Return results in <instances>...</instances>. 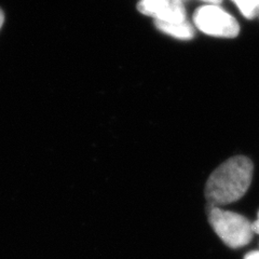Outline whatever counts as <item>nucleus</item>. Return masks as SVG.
I'll list each match as a JSON object with an SVG mask.
<instances>
[{
  "mask_svg": "<svg viewBox=\"0 0 259 259\" xmlns=\"http://www.w3.org/2000/svg\"><path fill=\"white\" fill-rule=\"evenodd\" d=\"M252 226H253V231L254 233H258L259 234V214H258V218L257 221L252 223Z\"/></svg>",
  "mask_w": 259,
  "mask_h": 259,
  "instance_id": "obj_8",
  "label": "nucleus"
},
{
  "mask_svg": "<svg viewBox=\"0 0 259 259\" xmlns=\"http://www.w3.org/2000/svg\"><path fill=\"white\" fill-rule=\"evenodd\" d=\"M204 2L210 3V5H217V4H220L222 0H204Z\"/></svg>",
  "mask_w": 259,
  "mask_h": 259,
  "instance_id": "obj_10",
  "label": "nucleus"
},
{
  "mask_svg": "<svg viewBox=\"0 0 259 259\" xmlns=\"http://www.w3.org/2000/svg\"><path fill=\"white\" fill-rule=\"evenodd\" d=\"M4 22H5V14H4L3 10L0 9V29H2V27L4 25Z\"/></svg>",
  "mask_w": 259,
  "mask_h": 259,
  "instance_id": "obj_9",
  "label": "nucleus"
},
{
  "mask_svg": "<svg viewBox=\"0 0 259 259\" xmlns=\"http://www.w3.org/2000/svg\"><path fill=\"white\" fill-rule=\"evenodd\" d=\"M245 259H259V250H255V252L247 254L245 256Z\"/></svg>",
  "mask_w": 259,
  "mask_h": 259,
  "instance_id": "obj_7",
  "label": "nucleus"
},
{
  "mask_svg": "<svg viewBox=\"0 0 259 259\" xmlns=\"http://www.w3.org/2000/svg\"><path fill=\"white\" fill-rule=\"evenodd\" d=\"M194 24L201 31L216 37L233 38L240 31L237 20L216 5H208L199 9L194 14Z\"/></svg>",
  "mask_w": 259,
  "mask_h": 259,
  "instance_id": "obj_3",
  "label": "nucleus"
},
{
  "mask_svg": "<svg viewBox=\"0 0 259 259\" xmlns=\"http://www.w3.org/2000/svg\"><path fill=\"white\" fill-rule=\"evenodd\" d=\"M207 215L215 233L229 247H243L253 239L252 223L243 215L215 205H208Z\"/></svg>",
  "mask_w": 259,
  "mask_h": 259,
  "instance_id": "obj_2",
  "label": "nucleus"
},
{
  "mask_svg": "<svg viewBox=\"0 0 259 259\" xmlns=\"http://www.w3.org/2000/svg\"><path fill=\"white\" fill-rule=\"evenodd\" d=\"M252 161L243 156L227 160L210 174L205 185L208 205L222 206L241 199L248 190L253 178Z\"/></svg>",
  "mask_w": 259,
  "mask_h": 259,
  "instance_id": "obj_1",
  "label": "nucleus"
},
{
  "mask_svg": "<svg viewBox=\"0 0 259 259\" xmlns=\"http://www.w3.org/2000/svg\"><path fill=\"white\" fill-rule=\"evenodd\" d=\"M236 3L241 13L247 19L259 16V0H232Z\"/></svg>",
  "mask_w": 259,
  "mask_h": 259,
  "instance_id": "obj_6",
  "label": "nucleus"
},
{
  "mask_svg": "<svg viewBox=\"0 0 259 259\" xmlns=\"http://www.w3.org/2000/svg\"><path fill=\"white\" fill-rule=\"evenodd\" d=\"M156 25L165 34L171 35L175 38L188 40L193 37V29L187 22L183 23H165L161 21H156Z\"/></svg>",
  "mask_w": 259,
  "mask_h": 259,
  "instance_id": "obj_5",
  "label": "nucleus"
},
{
  "mask_svg": "<svg viewBox=\"0 0 259 259\" xmlns=\"http://www.w3.org/2000/svg\"><path fill=\"white\" fill-rule=\"evenodd\" d=\"M139 10L157 18V21L165 23L185 22L186 12L181 0H143L139 5Z\"/></svg>",
  "mask_w": 259,
  "mask_h": 259,
  "instance_id": "obj_4",
  "label": "nucleus"
}]
</instances>
